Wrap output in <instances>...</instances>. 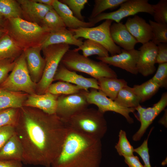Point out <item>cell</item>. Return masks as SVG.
Instances as JSON below:
<instances>
[{"label":"cell","mask_w":167,"mask_h":167,"mask_svg":"<svg viewBox=\"0 0 167 167\" xmlns=\"http://www.w3.org/2000/svg\"><path fill=\"white\" fill-rule=\"evenodd\" d=\"M14 129L22 147V162L45 167H50L59 155L68 130L56 114L24 106Z\"/></svg>","instance_id":"cell-1"},{"label":"cell","mask_w":167,"mask_h":167,"mask_svg":"<svg viewBox=\"0 0 167 167\" xmlns=\"http://www.w3.org/2000/svg\"><path fill=\"white\" fill-rule=\"evenodd\" d=\"M68 128L61 152L51 167H100L101 139Z\"/></svg>","instance_id":"cell-2"},{"label":"cell","mask_w":167,"mask_h":167,"mask_svg":"<svg viewBox=\"0 0 167 167\" xmlns=\"http://www.w3.org/2000/svg\"><path fill=\"white\" fill-rule=\"evenodd\" d=\"M4 28L23 50L30 47L41 46L50 33L39 24L20 18L6 19Z\"/></svg>","instance_id":"cell-3"},{"label":"cell","mask_w":167,"mask_h":167,"mask_svg":"<svg viewBox=\"0 0 167 167\" xmlns=\"http://www.w3.org/2000/svg\"><path fill=\"white\" fill-rule=\"evenodd\" d=\"M64 122L68 128L101 139L107 130L104 114L93 108H88Z\"/></svg>","instance_id":"cell-4"},{"label":"cell","mask_w":167,"mask_h":167,"mask_svg":"<svg viewBox=\"0 0 167 167\" xmlns=\"http://www.w3.org/2000/svg\"><path fill=\"white\" fill-rule=\"evenodd\" d=\"M60 62L69 70L85 73L97 80L102 77H118L116 72L107 64L85 57L74 49L68 50Z\"/></svg>","instance_id":"cell-5"},{"label":"cell","mask_w":167,"mask_h":167,"mask_svg":"<svg viewBox=\"0 0 167 167\" xmlns=\"http://www.w3.org/2000/svg\"><path fill=\"white\" fill-rule=\"evenodd\" d=\"M69 45L65 44H54L42 49L45 61L41 78L36 84V93H45L54 81V78L63 56L69 49Z\"/></svg>","instance_id":"cell-6"},{"label":"cell","mask_w":167,"mask_h":167,"mask_svg":"<svg viewBox=\"0 0 167 167\" xmlns=\"http://www.w3.org/2000/svg\"><path fill=\"white\" fill-rule=\"evenodd\" d=\"M36 84L31 79L23 52L16 60L10 74L1 84L0 88L14 92H22L28 95L36 93Z\"/></svg>","instance_id":"cell-7"},{"label":"cell","mask_w":167,"mask_h":167,"mask_svg":"<svg viewBox=\"0 0 167 167\" xmlns=\"http://www.w3.org/2000/svg\"><path fill=\"white\" fill-rule=\"evenodd\" d=\"M113 21L106 19L96 27L68 29L72 32L76 38H83L95 41L102 45L111 56H113L120 54L121 49L113 42L110 35V28Z\"/></svg>","instance_id":"cell-8"},{"label":"cell","mask_w":167,"mask_h":167,"mask_svg":"<svg viewBox=\"0 0 167 167\" xmlns=\"http://www.w3.org/2000/svg\"><path fill=\"white\" fill-rule=\"evenodd\" d=\"M117 10L108 12H103L95 17L88 18L89 22L94 26L99 22L106 19L119 23L124 18L134 15L139 12H145L153 15V10L152 4L148 0H126L120 5Z\"/></svg>","instance_id":"cell-9"},{"label":"cell","mask_w":167,"mask_h":167,"mask_svg":"<svg viewBox=\"0 0 167 167\" xmlns=\"http://www.w3.org/2000/svg\"><path fill=\"white\" fill-rule=\"evenodd\" d=\"M84 90L68 95H60L57 100L56 114L63 122L88 108L89 104Z\"/></svg>","instance_id":"cell-10"},{"label":"cell","mask_w":167,"mask_h":167,"mask_svg":"<svg viewBox=\"0 0 167 167\" xmlns=\"http://www.w3.org/2000/svg\"><path fill=\"white\" fill-rule=\"evenodd\" d=\"M87 100L89 105L94 104L98 108V110L104 114L107 111H113L123 116L129 124L133 123V119L130 115L135 110L134 108H126L120 106L114 101L108 97L100 90L91 88L87 92L85 91Z\"/></svg>","instance_id":"cell-11"},{"label":"cell","mask_w":167,"mask_h":167,"mask_svg":"<svg viewBox=\"0 0 167 167\" xmlns=\"http://www.w3.org/2000/svg\"><path fill=\"white\" fill-rule=\"evenodd\" d=\"M167 105V93L165 92L162 94L159 101L152 107L146 108L139 105L135 108L139 114L141 125L139 129L132 136L134 141L140 140L148 127Z\"/></svg>","instance_id":"cell-12"},{"label":"cell","mask_w":167,"mask_h":167,"mask_svg":"<svg viewBox=\"0 0 167 167\" xmlns=\"http://www.w3.org/2000/svg\"><path fill=\"white\" fill-rule=\"evenodd\" d=\"M118 54L107 57L101 58L98 56L96 59L108 65L118 67L134 75L138 73L136 67L140 51L135 49L126 50L121 49Z\"/></svg>","instance_id":"cell-13"},{"label":"cell","mask_w":167,"mask_h":167,"mask_svg":"<svg viewBox=\"0 0 167 167\" xmlns=\"http://www.w3.org/2000/svg\"><path fill=\"white\" fill-rule=\"evenodd\" d=\"M139 50L140 54L136 65L138 73L144 76L152 74L156 70L157 45L151 41L143 44Z\"/></svg>","instance_id":"cell-14"},{"label":"cell","mask_w":167,"mask_h":167,"mask_svg":"<svg viewBox=\"0 0 167 167\" xmlns=\"http://www.w3.org/2000/svg\"><path fill=\"white\" fill-rule=\"evenodd\" d=\"M66 82L81 87L85 90L93 88L100 90L97 80L94 78H88L77 74L76 72L69 70L61 62L54 78V81Z\"/></svg>","instance_id":"cell-15"},{"label":"cell","mask_w":167,"mask_h":167,"mask_svg":"<svg viewBox=\"0 0 167 167\" xmlns=\"http://www.w3.org/2000/svg\"><path fill=\"white\" fill-rule=\"evenodd\" d=\"M41 46L30 47L23 50L28 71L32 80L37 84L41 79L45 61L41 54Z\"/></svg>","instance_id":"cell-16"},{"label":"cell","mask_w":167,"mask_h":167,"mask_svg":"<svg viewBox=\"0 0 167 167\" xmlns=\"http://www.w3.org/2000/svg\"><path fill=\"white\" fill-rule=\"evenodd\" d=\"M125 24L138 43L143 45L151 41L152 34L151 27L142 18L138 15L129 17Z\"/></svg>","instance_id":"cell-17"},{"label":"cell","mask_w":167,"mask_h":167,"mask_svg":"<svg viewBox=\"0 0 167 167\" xmlns=\"http://www.w3.org/2000/svg\"><path fill=\"white\" fill-rule=\"evenodd\" d=\"M20 6L23 19L40 25L47 13L53 8L52 6L41 4L34 0H17Z\"/></svg>","instance_id":"cell-18"},{"label":"cell","mask_w":167,"mask_h":167,"mask_svg":"<svg viewBox=\"0 0 167 167\" xmlns=\"http://www.w3.org/2000/svg\"><path fill=\"white\" fill-rule=\"evenodd\" d=\"M59 95L48 92L41 95H28L23 106L37 108L49 114H55Z\"/></svg>","instance_id":"cell-19"},{"label":"cell","mask_w":167,"mask_h":167,"mask_svg":"<svg viewBox=\"0 0 167 167\" xmlns=\"http://www.w3.org/2000/svg\"><path fill=\"white\" fill-rule=\"evenodd\" d=\"M110 32L113 42L124 49L130 50L134 49L135 45L138 43L129 32L125 24L122 22L112 24L110 26Z\"/></svg>","instance_id":"cell-20"},{"label":"cell","mask_w":167,"mask_h":167,"mask_svg":"<svg viewBox=\"0 0 167 167\" xmlns=\"http://www.w3.org/2000/svg\"><path fill=\"white\" fill-rule=\"evenodd\" d=\"M69 29H77L80 27L88 28L94 25L89 22L82 21L74 15L72 12L65 4L59 1L55 0L52 6Z\"/></svg>","instance_id":"cell-21"},{"label":"cell","mask_w":167,"mask_h":167,"mask_svg":"<svg viewBox=\"0 0 167 167\" xmlns=\"http://www.w3.org/2000/svg\"><path fill=\"white\" fill-rule=\"evenodd\" d=\"M83 43L81 39L76 38L72 32L66 28L59 31L50 33L41 46L42 49L51 45L65 44L79 47Z\"/></svg>","instance_id":"cell-22"},{"label":"cell","mask_w":167,"mask_h":167,"mask_svg":"<svg viewBox=\"0 0 167 167\" xmlns=\"http://www.w3.org/2000/svg\"><path fill=\"white\" fill-rule=\"evenodd\" d=\"M28 95L24 92H14L0 88V110L21 108Z\"/></svg>","instance_id":"cell-23"},{"label":"cell","mask_w":167,"mask_h":167,"mask_svg":"<svg viewBox=\"0 0 167 167\" xmlns=\"http://www.w3.org/2000/svg\"><path fill=\"white\" fill-rule=\"evenodd\" d=\"M23 155L22 145L15 133L0 150V160L22 162Z\"/></svg>","instance_id":"cell-24"},{"label":"cell","mask_w":167,"mask_h":167,"mask_svg":"<svg viewBox=\"0 0 167 167\" xmlns=\"http://www.w3.org/2000/svg\"><path fill=\"white\" fill-rule=\"evenodd\" d=\"M23 49L7 33L0 38V61L6 59L16 60Z\"/></svg>","instance_id":"cell-25"},{"label":"cell","mask_w":167,"mask_h":167,"mask_svg":"<svg viewBox=\"0 0 167 167\" xmlns=\"http://www.w3.org/2000/svg\"><path fill=\"white\" fill-rule=\"evenodd\" d=\"M97 80L100 90L113 101L120 90L127 85V82L124 79L115 78L102 77Z\"/></svg>","instance_id":"cell-26"},{"label":"cell","mask_w":167,"mask_h":167,"mask_svg":"<svg viewBox=\"0 0 167 167\" xmlns=\"http://www.w3.org/2000/svg\"><path fill=\"white\" fill-rule=\"evenodd\" d=\"M120 106L126 108H135L140 105L139 98L127 85L122 88L114 100Z\"/></svg>","instance_id":"cell-27"},{"label":"cell","mask_w":167,"mask_h":167,"mask_svg":"<svg viewBox=\"0 0 167 167\" xmlns=\"http://www.w3.org/2000/svg\"><path fill=\"white\" fill-rule=\"evenodd\" d=\"M159 85L152 78L140 85H134L131 88L139 99L140 103L151 98L158 91Z\"/></svg>","instance_id":"cell-28"},{"label":"cell","mask_w":167,"mask_h":167,"mask_svg":"<svg viewBox=\"0 0 167 167\" xmlns=\"http://www.w3.org/2000/svg\"><path fill=\"white\" fill-rule=\"evenodd\" d=\"M78 51L81 50L83 55L85 57L93 55H97L98 57L101 58L109 56L107 50L99 43L89 39H86L81 45L74 49Z\"/></svg>","instance_id":"cell-29"},{"label":"cell","mask_w":167,"mask_h":167,"mask_svg":"<svg viewBox=\"0 0 167 167\" xmlns=\"http://www.w3.org/2000/svg\"><path fill=\"white\" fill-rule=\"evenodd\" d=\"M40 25L48 30L50 33L66 28L62 20L53 8L47 13Z\"/></svg>","instance_id":"cell-30"},{"label":"cell","mask_w":167,"mask_h":167,"mask_svg":"<svg viewBox=\"0 0 167 167\" xmlns=\"http://www.w3.org/2000/svg\"><path fill=\"white\" fill-rule=\"evenodd\" d=\"M0 15L5 19H23L22 10L17 0H0Z\"/></svg>","instance_id":"cell-31"},{"label":"cell","mask_w":167,"mask_h":167,"mask_svg":"<svg viewBox=\"0 0 167 167\" xmlns=\"http://www.w3.org/2000/svg\"><path fill=\"white\" fill-rule=\"evenodd\" d=\"M83 90H85L83 88L77 85L66 82L58 81L52 83L46 92L56 95H68L79 92Z\"/></svg>","instance_id":"cell-32"},{"label":"cell","mask_w":167,"mask_h":167,"mask_svg":"<svg viewBox=\"0 0 167 167\" xmlns=\"http://www.w3.org/2000/svg\"><path fill=\"white\" fill-rule=\"evenodd\" d=\"M126 0H95L93 7L89 19H92L108 9L118 7Z\"/></svg>","instance_id":"cell-33"},{"label":"cell","mask_w":167,"mask_h":167,"mask_svg":"<svg viewBox=\"0 0 167 167\" xmlns=\"http://www.w3.org/2000/svg\"><path fill=\"white\" fill-rule=\"evenodd\" d=\"M152 34L151 41L157 45L160 43H167V24L158 23L149 20Z\"/></svg>","instance_id":"cell-34"},{"label":"cell","mask_w":167,"mask_h":167,"mask_svg":"<svg viewBox=\"0 0 167 167\" xmlns=\"http://www.w3.org/2000/svg\"><path fill=\"white\" fill-rule=\"evenodd\" d=\"M118 137V141L115 147L118 155L123 157L134 155V148L128 140L126 132L121 130Z\"/></svg>","instance_id":"cell-35"},{"label":"cell","mask_w":167,"mask_h":167,"mask_svg":"<svg viewBox=\"0 0 167 167\" xmlns=\"http://www.w3.org/2000/svg\"><path fill=\"white\" fill-rule=\"evenodd\" d=\"M19 109L12 108L0 110V128L6 126H14L18 118Z\"/></svg>","instance_id":"cell-36"},{"label":"cell","mask_w":167,"mask_h":167,"mask_svg":"<svg viewBox=\"0 0 167 167\" xmlns=\"http://www.w3.org/2000/svg\"><path fill=\"white\" fill-rule=\"evenodd\" d=\"M152 5L155 21L167 24V0H160L156 4Z\"/></svg>","instance_id":"cell-37"},{"label":"cell","mask_w":167,"mask_h":167,"mask_svg":"<svg viewBox=\"0 0 167 167\" xmlns=\"http://www.w3.org/2000/svg\"><path fill=\"white\" fill-rule=\"evenodd\" d=\"M61 2L66 5L72 12L74 15L79 20L84 21L82 11L88 2L87 0H61Z\"/></svg>","instance_id":"cell-38"},{"label":"cell","mask_w":167,"mask_h":167,"mask_svg":"<svg viewBox=\"0 0 167 167\" xmlns=\"http://www.w3.org/2000/svg\"><path fill=\"white\" fill-rule=\"evenodd\" d=\"M153 127L150 130L147 138L144 140L140 146L134 149V152L137 153L142 158L144 163V167H152L150 161V155L148 147V139Z\"/></svg>","instance_id":"cell-39"},{"label":"cell","mask_w":167,"mask_h":167,"mask_svg":"<svg viewBox=\"0 0 167 167\" xmlns=\"http://www.w3.org/2000/svg\"><path fill=\"white\" fill-rule=\"evenodd\" d=\"M152 79L160 88H167V62L159 64L156 73Z\"/></svg>","instance_id":"cell-40"},{"label":"cell","mask_w":167,"mask_h":167,"mask_svg":"<svg viewBox=\"0 0 167 167\" xmlns=\"http://www.w3.org/2000/svg\"><path fill=\"white\" fill-rule=\"evenodd\" d=\"M16 60L8 58L0 61V84L6 79L9 73L13 69Z\"/></svg>","instance_id":"cell-41"},{"label":"cell","mask_w":167,"mask_h":167,"mask_svg":"<svg viewBox=\"0 0 167 167\" xmlns=\"http://www.w3.org/2000/svg\"><path fill=\"white\" fill-rule=\"evenodd\" d=\"M14 133V126H6L0 128V150Z\"/></svg>","instance_id":"cell-42"},{"label":"cell","mask_w":167,"mask_h":167,"mask_svg":"<svg viewBox=\"0 0 167 167\" xmlns=\"http://www.w3.org/2000/svg\"><path fill=\"white\" fill-rule=\"evenodd\" d=\"M157 53L156 63L159 64L167 62V43H160L157 45Z\"/></svg>","instance_id":"cell-43"},{"label":"cell","mask_w":167,"mask_h":167,"mask_svg":"<svg viewBox=\"0 0 167 167\" xmlns=\"http://www.w3.org/2000/svg\"><path fill=\"white\" fill-rule=\"evenodd\" d=\"M125 161L128 167H144L137 156H125Z\"/></svg>","instance_id":"cell-44"},{"label":"cell","mask_w":167,"mask_h":167,"mask_svg":"<svg viewBox=\"0 0 167 167\" xmlns=\"http://www.w3.org/2000/svg\"><path fill=\"white\" fill-rule=\"evenodd\" d=\"M22 163L20 161L0 160V167H23Z\"/></svg>","instance_id":"cell-45"},{"label":"cell","mask_w":167,"mask_h":167,"mask_svg":"<svg viewBox=\"0 0 167 167\" xmlns=\"http://www.w3.org/2000/svg\"><path fill=\"white\" fill-rule=\"evenodd\" d=\"M165 113L163 117L160 119L158 122L167 127V110L165 109Z\"/></svg>","instance_id":"cell-46"},{"label":"cell","mask_w":167,"mask_h":167,"mask_svg":"<svg viewBox=\"0 0 167 167\" xmlns=\"http://www.w3.org/2000/svg\"><path fill=\"white\" fill-rule=\"evenodd\" d=\"M35 2L45 5L52 6L55 0H34ZM53 7V6H52Z\"/></svg>","instance_id":"cell-47"},{"label":"cell","mask_w":167,"mask_h":167,"mask_svg":"<svg viewBox=\"0 0 167 167\" xmlns=\"http://www.w3.org/2000/svg\"><path fill=\"white\" fill-rule=\"evenodd\" d=\"M7 33V31L5 28L0 26V38Z\"/></svg>","instance_id":"cell-48"},{"label":"cell","mask_w":167,"mask_h":167,"mask_svg":"<svg viewBox=\"0 0 167 167\" xmlns=\"http://www.w3.org/2000/svg\"><path fill=\"white\" fill-rule=\"evenodd\" d=\"M6 19L0 15V26L4 28Z\"/></svg>","instance_id":"cell-49"}]
</instances>
